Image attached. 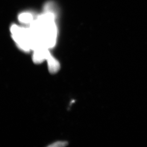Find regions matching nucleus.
<instances>
[{
  "label": "nucleus",
  "mask_w": 147,
  "mask_h": 147,
  "mask_svg": "<svg viewBox=\"0 0 147 147\" xmlns=\"http://www.w3.org/2000/svg\"><path fill=\"white\" fill-rule=\"evenodd\" d=\"M10 31L19 49L25 52L32 50L34 39L30 28H23L13 24L11 27Z\"/></svg>",
  "instance_id": "f257e3e1"
},
{
  "label": "nucleus",
  "mask_w": 147,
  "mask_h": 147,
  "mask_svg": "<svg viewBox=\"0 0 147 147\" xmlns=\"http://www.w3.org/2000/svg\"><path fill=\"white\" fill-rule=\"evenodd\" d=\"M51 55L49 49L45 47H40L34 50L32 60L36 64L42 63L46 60Z\"/></svg>",
  "instance_id": "f03ea898"
},
{
  "label": "nucleus",
  "mask_w": 147,
  "mask_h": 147,
  "mask_svg": "<svg viewBox=\"0 0 147 147\" xmlns=\"http://www.w3.org/2000/svg\"><path fill=\"white\" fill-rule=\"evenodd\" d=\"M47 66L49 72L52 74H55L58 72L60 68L59 63L55 58L50 55L47 59Z\"/></svg>",
  "instance_id": "7ed1b4c3"
},
{
  "label": "nucleus",
  "mask_w": 147,
  "mask_h": 147,
  "mask_svg": "<svg viewBox=\"0 0 147 147\" xmlns=\"http://www.w3.org/2000/svg\"><path fill=\"white\" fill-rule=\"evenodd\" d=\"M18 20L21 23L29 24V25L31 24L34 20L33 16L31 13L28 12H24L21 13L18 16Z\"/></svg>",
  "instance_id": "20e7f679"
},
{
  "label": "nucleus",
  "mask_w": 147,
  "mask_h": 147,
  "mask_svg": "<svg viewBox=\"0 0 147 147\" xmlns=\"http://www.w3.org/2000/svg\"><path fill=\"white\" fill-rule=\"evenodd\" d=\"M67 145V143L65 142H57L50 145V147H65Z\"/></svg>",
  "instance_id": "39448f33"
}]
</instances>
